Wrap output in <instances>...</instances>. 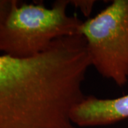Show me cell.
I'll return each instance as SVG.
<instances>
[{"mask_svg":"<svg viewBox=\"0 0 128 128\" xmlns=\"http://www.w3.org/2000/svg\"><path fill=\"white\" fill-rule=\"evenodd\" d=\"M90 66L80 34L58 38L32 58L0 55V128H78L70 114L86 96Z\"/></svg>","mask_w":128,"mask_h":128,"instance_id":"6da1fadb","label":"cell"},{"mask_svg":"<svg viewBox=\"0 0 128 128\" xmlns=\"http://www.w3.org/2000/svg\"><path fill=\"white\" fill-rule=\"evenodd\" d=\"M68 0H57L51 6L20 4L14 0L12 9L0 26V52L16 58H28L44 52L54 41L80 34L82 22L67 14Z\"/></svg>","mask_w":128,"mask_h":128,"instance_id":"7a4b0ae2","label":"cell"},{"mask_svg":"<svg viewBox=\"0 0 128 128\" xmlns=\"http://www.w3.org/2000/svg\"><path fill=\"white\" fill-rule=\"evenodd\" d=\"M79 33L86 41L92 66L103 78L122 87L128 82V0H114L82 22Z\"/></svg>","mask_w":128,"mask_h":128,"instance_id":"3957f363","label":"cell"},{"mask_svg":"<svg viewBox=\"0 0 128 128\" xmlns=\"http://www.w3.org/2000/svg\"><path fill=\"white\" fill-rule=\"evenodd\" d=\"M77 127L107 125L128 118V94L117 98L100 99L86 96L71 112Z\"/></svg>","mask_w":128,"mask_h":128,"instance_id":"277c9868","label":"cell"},{"mask_svg":"<svg viewBox=\"0 0 128 128\" xmlns=\"http://www.w3.org/2000/svg\"><path fill=\"white\" fill-rule=\"evenodd\" d=\"M70 4L76 6L81 10L84 16L88 17L91 13L96 1H69Z\"/></svg>","mask_w":128,"mask_h":128,"instance_id":"5b68a950","label":"cell"},{"mask_svg":"<svg viewBox=\"0 0 128 128\" xmlns=\"http://www.w3.org/2000/svg\"><path fill=\"white\" fill-rule=\"evenodd\" d=\"M13 4L14 0H0V26L8 16Z\"/></svg>","mask_w":128,"mask_h":128,"instance_id":"8992f818","label":"cell"}]
</instances>
